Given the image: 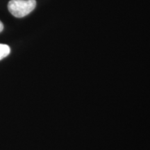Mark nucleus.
Listing matches in <instances>:
<instances>
[{
  "label": "nucleus",
  "instance_id": "2",
  "mask_svg": "<svg viewBox=\"0 0 150 150\" xmlns=\"http://www.w3.org/2000/svg\"><path fill=\"white\" fill-rule=\"evenodd\" d=\"M11 49L7 45L0 44V61L4 59L10 54Z\"/></svg>",
  "mask_w": 150,
  "mask_h": 150
},
{
  "label": "nucleus",
  "instance_id": "1",
  "mask_svg": "<svg viewBox=\"0 0 150 150\" xmlns=\"http://www.w3.org/2000/svg\"><path fill=\"white\" fill-rule=\"evenodd\" d=\"M36 6L35 0H11L8 4L9 12L16 18H21L29 15Z\"/></svg>",
  "mask_w": 150,
  "mask_h": 150
},
{
  "label": "nucleus",
  "instance_id": "3",
  "mask_svg": "<svg viewBox=\"0 0 150 150\" xmlns=\"http://www.w3.org/2000/svg\"><path fill=\"white\" fill-rule=\"evenodd\" d=\"M3 29H4V25H3L2 22L0 21V33L3 31Z\"/></svg>",
  "mask_w": 150,
  "mask_h": 150
}]
</instances>
